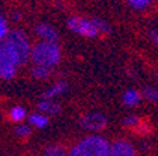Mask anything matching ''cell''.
Returning <instances> with one entry per match:
<instances>
[{
  "instance_id": "6da1fadb",
  "label": "cell",
  "mask_w": 158,
  "mask_h": 156,
  "mask_svg": "<svg viewBox=\"0 0 158 156\" xmlns=\"http://www.w3.org/2000/svg\"><path fill=\"white\" fill-rule=\"evenodd\" d=\"M61 56H62V52H61V46L58 42L40 41L35 45H33L30 62H31V65L45 66V68L54 69L55 66L59 65Z\"/></svg>"
},
{
  "instance_id": "7a4b0ae2",
  "label": "cell",
  "mask_w": 158,
  "mask_h": 156,
  "mask_svg": "<svg viewBox=\"0 0 158 156\" xmlns=\"http://www.w3.org/2000/svg\"><path fill=\"white\" fill-rule=\"evenodd\" d=\"M109 148L110 143L103 137L90 135L76 142L68 152V156H109Z\"/></svg>"
},
{
  "instance_id": "3957f363",
  "label": "cell",
  "mask_w": 158,
  "mask_h": 156,
  "mask_svg": "<svg viewBox=\"0 0 158 156\" xmlns=\"http://www.w3.org/2000/svg\"><path fill=\"white\" fill-rule=\"evenodd\" d=\"M21 65L19 54L6 38L0 42V79L11 80L17 75V69Z\"/></svg>"
},
{
  "instance_id": "277c9868",
  "label": "cell",
  "mask_w": 158,
  "mask_h": 156,
  "mask_svg": "<svg viewBox=\"0 0 158 156\" xmlns=\"http://www.w3.org/2000/svg\"><path fill=\"white\" fill-rule=\"evenodd\" d=\"M66 27L69 31L79 37L85 38H96L100 34L93 18H86L81 16H71L66 18Z\"/></svg>"
},
{
  "instance_id": "5b68a950",
  "label": "cell",
  "mask_w": 158,
  "mask_h": 156,
  "mask_svg": "<svg viewBox=\"0 0 158 156\" xmlns=\"http://www.w3.org/2000/svg\"><path fill=\"white\" fill-rule=\"evenodd\" d=\"M6 39L13 45V48L19 54L21 65H26L27 62L30 61L31 49H33V45L30 42L28 35L24 33L23 30H11V31H9Z\"/></svg>"
},
{
  "instance_id": "8992f818",
  "label": "cell",
  "mask_w": 158,
  "mask_h": 156,
  "mask_svg": "<svg viewBox=\"0 0 158 156\" xmlns=\"http://www.w3.org/2000/svg\"><path fill=\"white\" fill-rule=\"evenodd\" d=\"M79 125L89 132H100L107 125V118L105 114L99 113V111H92V113L83 114L79 118Z\"/></svg>"
},
{
  "instance_id": "52a82bcc",
  "label": "cell",
  "mask_w": 158,
  "mask_h": 156,
  "mask_svg": "<svg viewBox=\"0 0 158 156\" xmlns=\"http://www.w3.org/2000/svg\"><path fill=\"white\" fill-rule=\"evenodd\" d=\"M109 156H137L135 146L126 139H117L110 143Z\"/></svg>"
},
{
  "instance_id": "ba28073f",
  "label": "cell",
  "mask_w": 158,
  "mask_h": 156,
  "mask_svg": "<svg viewBox=\"0 0 158 156\" xmlns=\"http://www.w3.org/2000/svg\"><path fill=\"white\" fill-rule=\"evenodd\" d=\"M35 34L41 41L45 42H58L59 41V34L51 24L48 23H40L35 26Z\"/></svg>"
},
{
  "instance_id": "9c48e42d",
  "label": "cell",
  "mask_w": 158,
  "mask_h": 156,
  "mask_svg": "<svg viewBox=\"0 0 158 156\" xmlns=\"http://www.w3.org/2000/svg\"><path fill=\"white\" fill-rule=\"evenodd\" d=\"M66 90H68V83H66L65 80H58L56 83L51 85L45 91H44L41 98H45V100H55L56 97L62 96Z\"/></svg>"
},
{
  "instance_id": "30bf717a",
  "label": "cell",
  "mask_w": 158,
  "mask_h": 156,
  "mask_svg": "<svg viewBox=\"0 0 158 156\" xmlns=\"http://www.w3.org/2000/svg\"><path fill=\"white\" fill-rule=\"evenodd\" d=\"M37 108H38L40 113L45 114V115H58L61 113V106L59 103H56L55 100H45V98H41L40 103L37 104Z\"/></svg>"
},
{
  "instance_id": "8fae6325",
  "label": "cell",
  "mask_w": 158,
  "mask_h": 156,
  "mask_svg": "<svg viewBox=\"0 0 158 156\" xmlns=\"http://www.w3.org/2000/svg\"><path fill=\"white\" fill-rule=\"evenodd\" d=\"M143 94L135 89H128L124 91V94L122 96V103L126 107H135L141 103Z\"/></svg>"
},
{
  "instance_id": "7c38bea8",
  "label": "cell",
  "mask_w": 158,
  "mask_h": 156,
  "mask_svg": "<svg viewBox=\"0 0 158 156\" xmlns=\"http://www.w3.org/2000/svg\"><path fill=\"white\" fill-rule=\"evenodd\" d=\"M49 122V117L43 113H34L28 115V124L34 128H45Z\"/></svg>"
},
{
  "instance_id": "4fadbf2b",
  "label": "cell",
  "mask_w": 158,
  "mask_h": 156,
  "mask_svg": "<svg viewBox=\"0 0 158 156\" xmlns=\"http://www.w3.org/2000/svg\"><path fill=\"white\" fill-rule=\"evenodd\" d=\"M54 69L45 68V66H38V65H31L30 69V75L33 76L35 80H44V79H48L49 76L52 75Z\"/></svg>"
},
{
  "instance_id": "5bb4252c",
  "label": "cell",
  "mask_w": 158,
  "mask_h": 156,
  "mask_svg": "<svg viewBox=\"0 0 158 156\" xmlns=\"http://www.w3.org/2000/svg\"><path fill=\"white\" fill-rule=\"evenodd\" d=\"M9 118L13 122H23L27 118V110L21 106H14L9 111Z\"/></svg>"
},
{
  "instance_id": "9a60e30c",
  "label": "cell",
  "mask_w": 158,
  "mask_h": 156,
  "mask_svg": "<svg viewBox=\"0 0 158 156\" xmlns=\"http://www.w3.org/2000/svg\"><path fill=\"white\" fill-rule=\"evenodd\" d=\"M143 97H145L148 101H152V103H158V89L152 87V86H147V87L143 89L141 91Z\"/></svg>"
},
{
  "instance_id": "2e32d148",
  "label": "cell",
  "mask_w": 158,
  "mask_h": 156,
  "mask_svg": "<svg viewBox=\"0 0 158 156\" xmlns=\"http://www.w3.org/2000/svg\"><path fill=\"white\" fill-rule=\"evenodd\" d=\"M123 125L126 128H130V130H137L141 125V121L135 115H127V117L123 118Z\"/></svg>"
},
{
  "instance_id": "e0dca14e",
  "label": "cell",
  "mask_w": 158,
  "mask_h": 156,
  "mask_svg": "<svg viewBox=\"0 0 158 156\" xmlns=\"http://www.w3.org/2000/svg\"><path fill=\"white\" fill-rule=\"evenodd\" d=\"M31 131H33L31 125H28V124H20L19 127L16 128L14 134H16L19 138H28L30 135H31Z\"/></svg>"
},
{
  "instance_id": "ac0fdd59",
  "label": "cell",
  "mask_w": 158,
  "mask_h": 156,
  "mask_svg": "<svg viewBox=\"0 0 158 156\" xmlns=\"http://www.w3.org/2000/svg\"><path fill=\"white\" fill-rule=\"evenodd\" d=\"M154 0H127V3L130 4V7L134 10H144L147 9Z\"/></svg>"
},
{
  "instance_id": "d6986e66",
  "label": "cell",
  "mask_w": 158,
  "mask_h": 156,
  "mask_svg": "<svg viewBox=\"0 0 158 156\" xmlns=\"http://www.w3.org/2000/svg\"><path fill=\"white\" fill-rule=\"evenodd\" d=\"M43 155L44 156H66V153H65V150H64L61 146L54 145V146L47 148V149L44 150Z\"/></svg>"
},
{
  "instance_id": "ffe728a7",
  "label": "cell",
  "mask_w": 158,
  "mask_h": 156,
  "mask_svg": "<svg viewBox=\"0 0 158 156\" xmlns=\"http://www.w3.org/2000/svg\"><path fill=\"white\" fill-rule=\"evenodd\" d=\"M93 20H95V23H96V26H98L100 34H109L112 31V27H110V24H109L107 21H105V20H102V18H98V17H95Z\"/></svg>"
},
{
  "instance_id": "44dd1931",
  "label": "cell",
  "mask_w": 158,
  "mask_h": 156,
  "mask_svg": "<svg viewBox=\"0 0 158 156\" xmlns=\"http://www.w3.org/2000/svg\"><path fill=\"white\" fill-rule=\"evenodd\" d=\"M7 34H9V27H7V23L0 24V42L6 38Z\"/></svg>"
},
{
  "instance_id": "7402d4cb",
  "label": "cell",
  "mask_w": 158,
  "mask_h": 156,
  "mask_svg": "<svg viewBox=\"0 0 158 156\" xmlns=\"http://www.w3.org/2000/svg\"><path fill=\"white\" fill-rule=\"evenodd\" d=\"M150 35H151V39L154 41V44L158 46V31H152Z\"/></svg>"
},
{
  "instance_id": "603a6c76",
  "label": "cell",
  "mask_w": 158,
  "mask_h": 156,
  "mask_svg": "<svg viewBox=\"0 0 158 156\" xmlns=\"http://www.w3.org/2000/svg\"><path fill=\"white\" fill-rule=\"evenodd\" d=\"M4 23H6V20H4V17L0 14V24H4Z\"/></svg>"
},
{
  "instance_id": "cb8c5ba5",
  "label": "cell",
  "mask_w": 158,
  "mask_h": 156,
  "mask_svg": "<svg viewBox=\"0 0 158 156\" xmlns=\"http://www.w3.org/2000/svg\"><path fill=\"white\" fill-rule=\"evenodd\" d=\"M155 78H157V82H158V73H157V75H155Z\"/></svg>"
},
{
  "instance_id": "d4e9b609",
  "label": "cell",
  "mask_w": 158,
  "mask_h": 156,
  "mask_svg": "<svg viewBox=\"0 0 158 156\" xmlns=\"http://www.w3.org/2000/svg\"><path fill=\"white\" fill-rule=\"evenodd\" d=\"M41 156H44V155H41Z\"/></svg>"
}]
</instances>
